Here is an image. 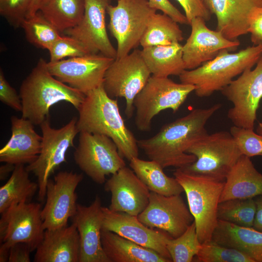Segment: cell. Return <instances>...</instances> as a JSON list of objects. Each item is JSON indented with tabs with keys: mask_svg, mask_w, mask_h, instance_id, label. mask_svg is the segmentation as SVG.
Listing matches in <instances>:
<instances>
[{
	"mask_svg": "<svg viewBox=\"0 0 262 262\" xmlns=\"http://www.w3.org/2000/svg\"><path fill=\"white\" fill-rule=\"evenodd\" d=\"M221 107L220 103H216L207 108L195 109L164 125L155 135L137 140L138 147L163 168L187 166L195 162L196 157L187 153V150L208 134L206 125Z\"/></svg>",
	"mask_w": 262,
	"mask_h": 262,
	"instance_id": "6da1fadb",
	"label": "cell"
},
{
	"mask_svg": "<svg viewBox=\"0 0 262 262\" xmlns=\"http://www.w3.org/2000/svg\"><path fill=\"white\" fill-rule=\"evenodd\" d=\"M85 96L78 110L79 132L106 135L116 144L122 157L129 161L138 157L137 140L126 126L117 99L108 96L103 84Z\"/></svg>",
	"mask_w": 262,
	"mask_h": 262,
	"instance_id": "7a4b0ae2",
	"label": "cell"
},
{
	"mask_svg": "<svg viewBox=\"0 0 262 262\" xmlns=\"http://www.w3.org/2000/svg\"><path fill=\"white\" fill-rule=\"evenodd\" d=\"M47 63L40 58L20 86L22 117L34 125L49 118L50 107L59 102H68L78 110L85 96L51 75Z\"/></svg>",
	"mask_w": 262,
	"mask_h": 262,
	"instance_id": "3957f363",
	"label": "cell"
},
{
	"mask_svg": "<svg viewBox=\"0 0 262 262\" xmlns=\"http://www.w3.org/2000/svg\"><path fill=\"white\" fill-rule=\"evenodd\" d=\"M262 55V45L247 47L235 53L224 50L200 66L185 70L179 79L181 83L194 85L197 97H209L221 91L245 70L252 68Z\"/></svg>",
	"mask_w": 262,
	"mask_h": 262,
	"instance_id": "277c9868",
	"label": "cell"
},
{
	"mask_svg": "<svg viewBox=\"0 0 262 262\" xmlns=\"http://www.w3.org/2000/svg\"><path fill=\"white\" fill-rule=\"evenodd\" d=\"M173 175L186 194L200 242L211 240L218 221L217 208L225 181L187 173L180 168Z\"/></svg>",
	"mask_w": 262,
	"mask_h": 262,
	"instance_id": "5b68a950",
	"label": "cell"
},
{
	"mask_svg": "<svg viewBox=\"0 0 262 262\" xmlns=\"http://www.w3.org/2000/svg\"><path fill=\"white\" fill-rule=\"evenodd\" d=\"M186 152L194 155L196 160L180 169L187 173L223 181L243 155L234 138L227 131L208 133Z\"/></svg>",
	"mask_w": 262,
	"mask_h": 262,
	"instance_id": "8992f818",
	"label": "cell"
},
{
	"mask_svg": "<svg viewBox=\"0 0 262 262\" xmlns=\"http://www.w3.org/2000/svg\"><path fill=\"white\" fill-rule=\"evenodd\" d=\"M195 89L193 85L177 83L168 77L151 76L134 99L137 128L141 131H149L157 115L166 109L177 112Z\"/></svg>",
	"mask_w": 262,
	"mask_h": 262,
	"instance_id": "52a82bcc",
	"label": "cell"
},
{
	"mask_svg": "<svg viewBox=\"0 0 262 262\" xmlns=\"http://www.w3.org/2000/svg\"><path fill=\"white\" fill-rule=\"evenodd\" d=\"M77 122V118L74 117L66 124L56 129L51 127L48 118L40 125L42 133L40 152L37 158L26 168L37 178L38 199L41 202L46 197L50 176L62 163L66 162V153L70 147H74V138L79 133Z\"/></svg>",
	"mask_w": 262,
	"mask_h": 262,
	"instance_id": "ba28073f",
	"label": "cell"
},
{
	"mask_svg": "<svg viewBox=\"0 0 262 262\" xmlns=\"http://www.w3.org/2000/svg\"><path fill=\"white\" fill-rule=\"evenodd\" d=\"M156 11L150 6L148 0H117L116 5H108V28L117 42L116 58L126 56L137 47Z\"/></svg>",
	"mask_w": 262,
	"mask_h": 262,
	"instance_id": "9c48e42d",
	"label": "cell"
},
{
	"mask_svg": "<svg viewBox=\"0 0 262 262\" xmlns=\"http://www.w3.org/2000/svg\"><path fill=\"white\" fill-rule=\"evenodd\" d=\"M151 74L141 50L138 49L114 59L106 70L103 82L104 89L112 98H125V113L128 118L132 117L134 99L145 86Z\"/></svg>",
	"mask_w": 262,
	"mask_h": 262,
	"instance_id": "30bf717a",
	"label": "cell"
},
{
	"mask_svg": "<svg viewBox=\"0 0 262 262\" xmlns=\"http://www.w3.org/2000/svg\"><path fill=\"white\" fill-rule=\"evenodd\" d=\"M74 159L80 169L95 182H105L106 176L113 175L126 166L116 144L102 134L79 132Z\"/></svg>",
	"mask_w": 262,
	"mask_h": 262,
	"instance_id": "8fae6325",
	"label": "cell"
},
{
	"mask_svg": "<svg viewBox=\"0 0 262 262\" xmlns=\"http://www.w3.org/2000/svg\"><path fill=\"white\" fill-rule=\"evenodd\" d=\"M39 203L22 202L10 207L1 214L0 253L9 254L10 247L18 243L28 244L33 251L43 239L45 230Z\"/></svg>",
	"mask_w": 262,
	"mask_h": 262,
	"instance_id": "7c38bea8",
	"label": "cell"
},
{
	"mask_svg": "<svg viewBox=\"0 0 262 262\" xmlns=\"http://www.w3.org/2000/svg\"><path fill=\"white\" fill-rule=\"evenodd\" d=\"M221 91L233 104L228 117L233 125L253 130L262 98V55L254 68L245 70Z\"/></svg>",
	"mask_w": 262,
	"mask_h": 262,
	"instance_id": "4fadbf2b",
	"label": "cell"
},
{
	"mask_svg": "<svg viewBox=\"0 0 262 262\" xmlns=\"http://www.w3.org/2000/svg\"><path fill=\"white\" fill-rule=\"evenodd\" d=\"M83 178V174L61 171L49 179L46 187V203L41 211L44 230H54L67 226L75 214L77 205L76 189Z\"/></svg>",
	"mask_w": 262,
	"mask_h": 262,
	"instance_id": "5bb4252c",
	"label": "cell"
},
{
	"mask_svg": "<svg viewBox=\"0 0 262 262\" xmlns=\"http://www.w3.org/2000/svg\"><path fill=\"white\" fill-rule=\"evenodd\" d=\"M115 59L101 53L47 63L50 74L84 95L103 84L105 72Z\"/></svg>",
	"mask_w": 262,
	"mask_h": 262,
	"instance_id": "9a60e30c",
	"label": "cell"
},
{
	"mask_svg": "<svg viewBox=\"0 0 262 262\" xmlns=\"http://www.w3.org/2000/svg\"><path fill=\"white\" fill-rule=\"evenodd\" d=\"M137 218L146 226L163 230L173 238L180 236L194 221L180 195L166 196L152 192Z\"/></svg>",
	"mask_w": 262,
	"mask_h": 262,
	"instance_id": "2e32d148",
	"label": "cell"
},
{
	"mask_svg": "<svg viewBox=\"0 0 262 262\" xmlns=\"http://www.w3.org/2000/svg\"><path fill=\"white\" fill-rule=\"evenodd\" d=\"M111 1L84 0L82 19L64 33L80 42L90 54L101 53L115 59L116 49L109 38L105 23V14Z\"/></svg>",
	"mask_w": 262,
	"mask_h": 262,
	"instance_id": "e0dca14e",
	"label": "cell"
},
{
	"mask_svg": "<svg viewBox=\"0 0 262 262\" xmlns=\"http://www.w3.org/2000/svg\"><path fill=\"white\" fill-rule=\"evenodd\" d=\"M205 21L199 17L191 21V33L182 46V57L186 70L200 66L224 50L234 51L240 44L238 40H229L221 32L211 30Z\"/></svg>",
	"mask_w": 262,
	"mask_h": 262,
	"instance_id": "ac0fdd59",
	"label": "cell"
},
{
	"mask_svg": "<svg viewBox=\"0 0 262 262\" xmlns=\"http://www.w3.org/2000/svg\"><path fill=\"white\" fill-rule=\"evenodd\" d=\"M102 229L114 232L142 246L153 250L172 262L166 248L168 240L172 238L167 233L148 227L137 216L123 212H113L102 207Z\"/></svg>",
	"mask_w": 262,
	"mask_h": 262,
	"instance_id": "d6986e66",
	"label": "cell"
},
{
	"mask_svg": "<svg viewBox=\"0 0 262 262\" xmlns=\"http://www.w3.org/2000/svg\"><path fill=\"white\" fill-rule=\"evenodd\" d=\"M104 190L111 194L108 208L113 212L137 216L149 202L150 191L133 171L126 166L106 180Z\"/></svg>",
	"mask_w": 262,
	"mask_h": 262,
	"instance_id": "ffe728a7",
	"label": "cell"
},
{
	"mask_svg": "<svg viewBox=\"0 0 262 262\" xmlns=\"http://www.w3.org/2000/svg\"><path fill=\"white\" fill-rule=\"evenodd\" d=\"M71 219L79 235V262H110L101 244L103 213L100 197L97 196L88 206L78 204Z\"/></svg>",
	"mask_w": 262,
	"mask_h": 262,
	"instance_id": "44dd1931",
	"label": "cell"
},
{
	"mask_svg": "<svg viewBox=\"0 0 262 262\" xmlns=\"http://www.w3.org/2000/svg\"><path fill=\"white\" fill-rule=\"evenodd\" d=\"M11 136L0 150V162L15 165L29 164L38 157L42 136L35 131L34 125L23 117L12 116Z\"/></svg>",
	"mask_w": 262,
	"mask_h": 262,
	"instance_id": "7402d4cb",
	"label": "cell"
},
{
	"mask_svg": "<svg viewBox=\"0 0 262 262\" xmlns=\"http://www.w3.org/2000/svg\"><path fill=\"white\" fill-rule=\"evenodd\" d=\"M204 4L217 20L216 30L227 39L236 40L248 33L249 16L262 0H203Z\"/></svg>",
	"mask_w": 262,
	"mask_h": 262,
	"instance_id": "603a6c76",
	"label": "cell"
},
{
	"mask_svg": "<svg viewBox=\"0 0 262 262\" xmlns=\"http://www.w3.org/2000/svg\"><path fill=\"white\" fill-rule=\"evenodd\" d=\"M80 238L77 229L70 226L54 230H45L37 247L34 262H79Z\"/></svg>",
	"mask_w": 262,
	"mask_h": 262,
	"instance_id": "cb8c5ba5",
	"label": "cell"
},
{
	"mask_svg": "<svg viewBox=\"0 0 262 262\" xmlns=\"http://www.w3.org/2000/svg\"><path fill=\"white\" fill-rule=\"evenodd\" d=\"M260 196H262V174L256 169L250 157L243 155L226 177L220 202Z\"/></svg>",
	"mask_w": 262,
	"mask_h": 262,
	"instance_id": "d4e9b609",
	"label": "cell"
},
{
	"mask_svg": "<svg viewBox=\"0 0 262 262\" xmlns=\"http://www.w3.org/2000/svg\"><path fill=\"white\" fill-rule=\"evenodd\" d=\"M212 240L245 253L256 262H262V232L253 227L218 220Z\"/></svg>",
	"mask_w": 262,
	"mask_h": 262,
	"instance_id": "484cf974",
	"label": "cell"
},
{
	"mask_svg": "<svg viewBox=\"0 0 262 262\" xmlns=\"http://www.w3.org/2000/svg\"><path fill=\"white\" fill-rule=\"evenodd\" d=\"M101 240L110 262H170L155 251L102 229Z\"/></svg>",
	"mask_w": 262,
	"mask_h": 262,
	"instance_id": "4316f807",
	"label": "cell"
},
{
	"mask_svg": "<svg viewBox=\"0 0 262 262\" xmlns=\"http://www.w3.org/2000/svg\"><path fill=\"white\" fill-rule=\"evenodd\" d=\"M141 53L153 76H179L186 70L182 57V46L179 42L166 46L144 48L141 50Z\"/></svg>",
	"mask_w": 262,
	"mask_h": 262,
	"instance_id": "83f0119b",
	"label": "cell"
},
{
	"mask_svg": "<svg viewBox=\"0 0 262 262\" xmlns=\"http://www.w3.org/2000/svg\"><path fill=\"white\" fill-rule=\"evenodd\" d=\"M130 162L131 169L150 192L166 196L180 195L184 192L176 179L167 176L157 162L138 157L133 158Z\"/></svg>",
	"mask_w": 262,
	"mask_h": 262,
	"instance_id": "f1b7e54d",
	"label": "cell"
},
{
	"mask_svg": "<svg viewBox=\"0 0 262 262\" xmlns=\"http://www.w3.org/2000/svg\"><path fill=\"white\" fill-rule=\"evenodd\" d=\"M38 189V183L30 179L24 165H15L9 180L0 188V214L13 205L30 202Z\"/></svg>",
	"mask_w": 262,
	"mask_h": 262,
	"instance_id": "f546056e",
	"label": "cell"
},
{
	"mask_svg": "<svg viewBox=\"0 0 262 262\" xmlns=\"http://www.w3.org/2000/svg\"><path fill=\"white\" fill-rule=\"evenodd\" d=\"M84 0H46L39 11L60 32L76 26L84 12Z\"/></svg>",
	"mask_w": 262,
	"mask_h": 262,
	"instance_id": "4dcf8cb0",
	"label": "cell"
},
{
	"mask_svg": "<svg viewBox=\"0 0 262 262\" xmlns=\"http://www.w3.org/2000/svg\"><path fill=\"white\" fill-rule=\"evenodd\" d=\"M183 40L178 23L165 14H154L150 17L140 45L143 48L166 46Z\"/></svg>",
	"mask_w": 262,
	"mask_h": 262,
	"instance_id": "1f68e13d",
	"label": "cell"
},
{
	"mask_svg": "<svg viewBox=\"0 0 262 262\" xmlns=\"http://www.w3.org/2000/svg\"><path fill=\"white\" fill-rule=\"evenodd\" d=\"M21 27L24 30L27 40L30 43L47 50L62 36L39 11L25 18Z\"/></svg>",
	"mask_w": 262,
	"mask_h": 262,
	"instance_id": "d6a6232c",
	"label": "cell"
},
{
	"mask_svg": "<svg viewBox=\"0 0 262 262\" xmlns=\"http://www.w3.org/2000/svg\"><path fill=\"white\" fill-rule=\"evenodd\" d=\"M256 211L254 198L229 199L219 202L217 218L239 226L252 227Z\"/></svg>",
	"mask_w": 262,
	"mask_h": 262,
	"instance_id": "836d02e7",
	"label": "cell"
},
{
	"mask_svg": "<svg viewBox=\"0 0 262 262\" xmlns=\"http://www.w3.org/2000/svg\"><path fill=\"white\" fill-rule=\"evenodd\" d=\"M201 245L194 221L180 236L170 238L166 248L172 262H191L199 251Z\"/></svg>",
	"mask_w": 262,
	"mask_h": 262,
	"instance_id": "e575fe53",
	"label": "cell"
},
{
	"mask_svg": "<svg viewBox=\"0 0 262 262\" xmlns=\"http://www.w3.org/2000/svg\"><path fill=\"white\" fill-rule=\"evenodd\" d=\"M195 257L196 261L200 262H256L245 253L212 240L201 243Z\"/></svg>",
	"mask_w": 262,
	"mask_h": 262,
	"instance_id": "d590c367",
	"label": "cell"
},
{
	"mask_svg": "<svg viewBox=\"0 0 262 262\" xmlns=\"http://www.w3.org/2000/svg\"><path fill=\"white\" fill-rule=\"evenodd\" d=\"M230 133L234 138L241 153L248 157L262 156V135L253 130L233 126Z\"/></svg>",
	"mask_w": 262,
	"mask_h": 262,
	"instance_id": "8d00e7d4",
	"label": "cell"
},
{
	"mask_svg": "<svg viewBox=\"0 0 262 262\" xmlns=\"http://www.w3.org/2000/svg\"><path fill=\"white\" fill-rule=\"evenodd\" d=\"M50 62H55L66 58L81 57L90 54L83 45L75 38L68 36H61L48 49Z\"/></svg>",
	"mask_w": 262,
	"mask_h": 262,
	"instance_id": "74e56055",
	"label": "cell"
},
{
	"mask_svg": "<svg viewBox=\"0 0 262 262\" xmlns=\"http://www.w3.org/2000/svg\"><path fill=\"white\" fill-rule=\"evenodd\" d=\"M32 0H0V13L14 27L27 18Z\"/></svg>",
	"mask_w": 262,
	"mask_h": 262,
	"instance_id": "f35d334b",
	"label": "cell"
},
{
	"mask_svg": "<svg viewBox=\"0 0 262 262\" xmlns=\"http://www.w3.org/2000/svg\"><path fill=\"white\" fill-rule=\"evenodd\" d=\"M0 100L14 110L21 112L22 103L19 94L8 82L1 68L0 69Z\"/></svg>",
	"mask_w": 262,
	"mask_h": 262,
	"instance_id": "ab89813d",
	"label": "cell"
},
{
	"mask_svg": "<svg viewBox=\"0 0 262 262\" xmlns=\"http://www.w3.org/2000/svg\"><path fill=\"white\" fill-rule=\"evenodd\" d=\"M181 6L189 25L194 18L199 17L206 21L210 19L211 13L205 6L203 0H176Z\"/></svg>",
	"mask_w": 262,
	"mask_h": 262,
	"instance_id": "60d3db41",
	"label": "cell"
},
{
	"mask_svg": "<svg viewBox=\"0 0 262 262\" xmlns=\"http://www.w3.org/2000/svg\"><path fill=\"white\" fill-rule=\"evenodd\" d=\"M248 33L253 45H262V6L255 7L248 20Z\"/></svg>",
	"mask_w": 262,
	"mask_h": 262,
	"instance_id": "b9f144b4",
	"label": "cell"
},
{
	"mask_svg": "<svg viewBox=\"0 0 262 262\" xmlns=\"http://www.w3.org/2000/svg\"><path fill=\"white\" fill-rule=\"evenodd\" d=\"M150 6L155 10H160L172 18L178 23L189 25L185 16L168 0H148Z\"/></svg>",
	"mask_w": 262,
	"mask_h": 262,
	"instance_id": "7bdbcfd3",
	"label": "cell"
},
{
	"mask_svg": "<svg viewBox=\"0 0 262 262\" xmlns=\"http://www.w3.org/2000/svg\"><path fill=\"white\" fill-rule=\"evenodd\" d=\"M33 251L27 244L18 243L10 248L9 262H30V254Z\"/></svg>",
	"mask_w": 262,
	"mask_h": 262,
	"instance_id": "ee69618b",
	"label": "cell"
},
{
	"mask_svg": "<svg viewBox=\"0 0 262 262\" xmlns=\"http://www.w3.org/2000/svg\"><path fill=\"white\" fill-rule=\"evenodd\" d=\"M255 202L256 211L252 227L262 232V196H258Z\"/></svg>",
	"mask_w": 262,
	"mask_h": 262,
	"instance_id": "f6af8a7d",
	"label": "cell"
},
{
	"mask_svg": "<svg viewBox=\"0 0 262 262\" xmlns=\"http://www.w3.org/2000/svg\"><path fill=\"white\" fill-rule=\"evenodd\" d=\"M46 0H32L27 15V17L33 16L38 11Z\"/></svg>",
	"mask_w": 262,
	"mask_h": 262,
	"instance_id": "bcb514c9",
	"label": "cell"
},
{
	"mask_svg": "<svg viewBox=\"0 0 262 262\" xmlns=\"http://www.w3.org/2000/svg\"><path fill=\"white\" fill-rule=\"evenodd\" d=\"M15 165L5 163V164L1 165L0 167V180H5L9 175L10 173L13 172Z\"/></svg>",
	"mask_w": 262,
	"mask_h": 262,
	"instance_id": "7dc6e473",
	"label": "cell"
},
{
	"mask_svg": "<svg viewBox=\"0 0 262 262\" xmlns=\"http://www.w3.org/2000/svg\"><path fill=\"white\" fill-rule=\"evenodd\" d=\"M256 131L257 133L262 135V123H259Z\"/></svg>",
	"mask_w": 262,
	"mask_h": 262,
	"instance_id": "c3c4849f",
	"label": "cell"
}]
</instances>
